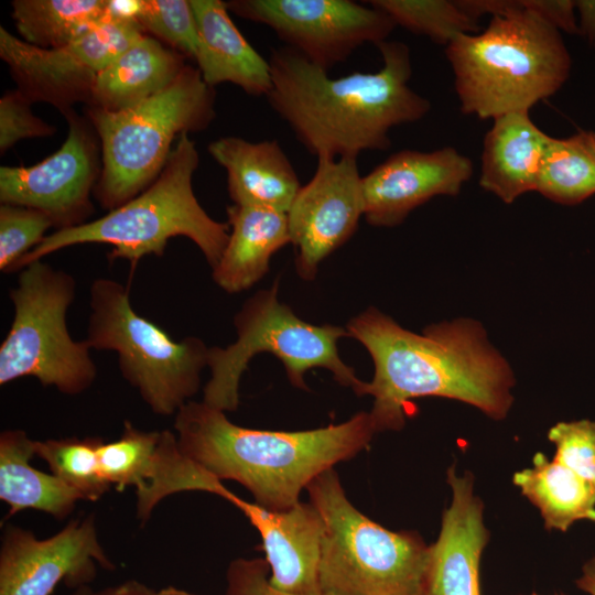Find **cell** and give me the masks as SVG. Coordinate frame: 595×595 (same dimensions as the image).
<instances>
[{"mask_svg":"<svg viewBox=\"0 0 595 595\" xmlns=\"http://www.w3.org/2000/svg\"><path fill=\"white\" fill-rule=\"evenodd\" d=\"M346 331L374 361L363 396L374 398L369 413L377 433L401 430L405 405L416 398L458 400L497 421L512 405L511 367L475 320L431 324L418 334L371 306L353 317Z\"/></svg>","mask_w":595,"mask_h":595,"instance_id":"cell-1","label":"cell"},{"mask_svg":"<svg viewBox=\"0 0 595 595\" xmlns=\"http://www.w3.org/2000/svg\"><path fill=\"white\" fill-rule=\"evenodd\" d=\"M382 66L333 78L298 51L271 50V108L316 158L358 156L390 147L389 131L422 119L429 99L412 90L410 48L400 41L377 45Z\"/></svg>","mask_w":595,"mask_h":595,"instance_id":"cell-2","label":"cell"},{"mask_svg":"<svg viewBox=\"0 0 595 595\" xmlns=\"http://www.w3.org/2000/svg\"><path fill=\"white\" fill-rule=\"evenodd\" d=\"M174 433L184 456L221 482H237L261 507L283 511L318 475L366 450L377 430L365 411L312 430L249 429L190 400L175 414Z\"/></svg>","mask_w":595,"mask_h":595,"instance_id":"cell-3","label":"cell"},{"mask_svg":"<svg viewBox=\"0 0 595 595\" xmlns=\"http://www.w3.org/2000/svg\"><path fill=\"white\" fill-rule=\"evenodd\" d=\"M445 52L462 111L479 119L529 111L562 87L572 64L560 31L522 1L491 17L482 33L457 36Z\"/></svg>","mask_w":595,"mask_h":595,"instance_id":"cell-4","label":"cell"},{"mask_svg":"<svg viewBox=\"0 0 595 595\" xmlns=\"http://www.w3.org/2000/svg\"><path fill=\"white\" fill-rule=\"evenodd\" d=\"M198 164L195 142L183 133L149 187L100 218L46 235L20 260L14 272L61 249L84 244L112 246L110 261L123 259L134 267L145 256H163L169 240L177 236L191 239L215 268L230 231L228 224L205 212L194 194L193 175Z\"/></svg>","mask_w":595,"mask_h":595,"instance_id":"cell-5","label":"cell"},{"mask_svg":"<svg viewBox=\"0 0 595 595\" xmlns=\"http://www.w3.org/2000/svg\"><path fill=\"white\" fill-rule=\"evenodd\" d=\"M215 96L198 68L185 65L171 85L134 107L121 111L89 107L101 150L94 190L99 204L111 210L149 187L164 169L174 139L204 130L214 120Z\"/></svg>","mask_w":595,"mask_h":595,"instance_id":"cell-6","label":"cell"},{"mask_svg":"<svg viewBox=\"0 0 595 595\" xmlns=\"http://www.w3.org/2000/svg\"><path fill=\"white\" fill-rule=\"evenodd\" d=\"M306 490L323 519L322 594L426 595L430 545L416 531H391L360 512L334 468Z\"/></svg>","mask_w":595,"mask_h":595,"instance_id":"cell-7","label":"cell"},{"mask_svg":"<svg viewBox=\"0 0 595 595\" xmlns=\"http://www.w3.org/2000/svg\"><path fill=\"white\" fill-rule=\"evenodd\" d=\"M89 307L90 349L115 351L122 377L150 410L175 415L198 391L209 347L194 336L173 339L133 310L129 288L113 279L93 281Z\"/></svg>","mask_w":595,"mask_h":595,"instance_id":"cell-8","label":"cell"},{"mask_svg":"<svg viewBox=\"0 0 595 595\" xmlns=\"http://www.w3.org/2000/svg\"><path fill=\"white\" fill-rule=\"evenodd\" d=\"M235 343L225 348L209 347L207 367L210 378L203 389V401L224 412L239 405V385L249 361L259 353L280 359L291 385L307 390L304 375L313 368H325L334 379L363 396L365 381L346 365L337 348L339 338L348 336L340 326L315 325L301 320L278 299L277 282L249 298L234 316Z\"/></svg>","mask_w":595,"mask_h":595,"instance_id":"cell-9","label":"cell"},{"mask_svg":"<svg viewBox=\"0 0 595 595\" xmlns=\"http://www.w3.org/2000/svg\"><path fill=\"white\" fill-rule=\"evenodd\" d=\"M76 294L75 278L43 260L20 270L9 298L11 326L0 346V385L33 377L43 387L77 396L96 380L87 342L72 338L67 310Z\"/></svg>","mask_w":595,"mask_h":595,"instance_id":"cell-10","label":"cell"},{"mask_svg":"<svg viewBox=\"0 0 595 595\" xmlns=\"http://www.w3.org/2000/svg\"><path fill=\"white\" fill-rule=\"evenodd\" d=\"M143 35L133 20L111 12L99 28L57 48L34 46L1 26L0 57L17 89L32 102H47L65 112L74 104H89L100 71Z\"/></svg>","mask_w":595,"mask_h":595,"instance_id":"cell-11","label":"cell"},{"mask_svg":"<svg viewBox=\"0 0 595 595\" xmlns=\"http://www.w3.org/2000/svg\"><path fill=\"white\" fill-rule=\"evenodd\" d=\"M351 0H230L236 15L270 28L310 62L327 71L365 43L387 41L397 26L367 2Z\"/></svg>","mask_w":595,"mask_h":595,"instance_id":"cell-12","label":"cell"},{"mask_svg":"<svg viewBox=\"0 0 595 595\" xmlns=\"http://www.w3.org/2000/svg\"><path fill=\"white\" fill-rule=\"evenodd\" d=\"M63 113L68 132L57 151L31 166L0 167L1 204L37 209L57 229L82 225L94 213L90 194L101 171L87 121L73 109Z\"/></svg>","mask_w":595,"mask_h":595,"instance_id":"cell-13","label":"cell"},{"mask_svg":"<svg viewBox=\"0 0 595 595\" xmlns=\"http://www.w3.org/2000/svg\"><path fill=\"white\" fill-rule=\"evenodd\" d=\"M98 566L116 567L98 539L93 513L45 539L22 527L3 528L0 595H51L60 583L77 589L95 580Z\"/></svg>","mask_w":595,"mask_h":595,"instance_id":"cell-14","label":"cell"},{"mask_svg":"<svg viewBox=\"0 0 595 595\" xmlns=\"http://www.w3.org/2000/svg\"><path fill=\"white\" fill-rule=\"evenodd\" d=\"M364 213L357 158H317L314 175L286 213L296 272L303 280L315 278L320 263L354 235Z\"/></svg>","mask_w":595,"mask_h":595,"instance_id":"cell-15","label":"cell"},{"mask_svg":"<svg viewBox=\"0 0 595 595\" xmlns=\"http://www.w3.org/2000/svg\"><path fill=\"white\" fill-rule=\"evenodd\" d=\"M472 174V161L452 147L396 152L363 176L365 219L375 227L398 226L431 198L457 195Z\"/></svg>","mask_w":595,"mask_h":595,"instance_id":"cell-16","label":"cell"},{"mask_svg":"<svg viewBox=\"0 0 595 595\" xmlns=\"http://www.w3.org/2000/svg\"><path fill=\"white\" fill-rule=\"evenodd\" d=\"M220 497L237 507L258 531L273 588L298 595L322 594L323 519L311 502L299 501L288 510L273 511L241 499L228 488Z\"/></svg>","mask_w":595,"mask_h":595,"instance_id":"cell-17","label":"cell"},{"mask_svg":"<svg viewBox=\"0 0 595 595\" xmlns=\"http://www.w3.org/2000/svg\"><path fill=\"white\" fill-rule=\"evenodd\" d=\"M452 502L442 516L436 541L430 545L426 595H482L479 564L489 532L484 504L474 493V476L447 468Z\"/></svg>","mask_w":595,"mask_h":595,"instance_id":"cell-18","label":"cell"},{"mask_svg":"<svg viewBox=\"0 0 595 595\" xmlns=\"http://www.w3.org/2000/svg\"><path fill=\"white\" fill-rule=\"evenodd\" d=\"M207 149L227 172L234 204L288 213L302 185L278 141L250 142L239 137H223Z\"/></svg>","mask_w":595,"mask_h":595,"instance_id":"cell-19","label":"cell"},{"mask_svg":"<svg viewBox=\"0 0 595 595\" xmlns=\"http://www.w3.org/2000/svg\"><path fill=\"white\" fill-rule=\"evenodd\" d=\"M198 33L195 61L204 82L214 87L231 83L251 96L269 94V61L262 57L232 22L226 2L190 0Z\"/></svg>","mask_w":595,"mask_h":595,"instance_id":"cell-20","label":"cell"},{"mask_svg":"<svg viewBox=\"0 0 595 595\" xmlns=\"http://www.w3.org/2000/svg\"><path fill=\"white\" fill-rule=\"evenodd\" d=\"M484 138L479 185L511 204L536 191L551 136L531 119L529 111L496 117Z\"/></svg>","mask_w":595,"mask_h":595,"instance_id":"cell-21","label":"cell"},{"mask_svg":"<svg viewBox=\"0 0 595 595\" xmlns=\"http://www.w3.org/2000/svg\"><path fill=\"white\" fill-rule=\"evenodd\" d=\"M227 216L231 231L213 279L224 291L238 293L257 283L268 272L271 257L290 244L288 216L236 204L228 206Z\"/></svg>","mask_w":595,"mask_h":595,"instance_id":"cell-22","label":"cell"},{"mask_svg":"<svg viewBox=\"0 0 595 595\" xmlns=\"http://www.w3.org/2000/svg\"><path fill=\"white\" fill-rule=\"evenodd\" d=\"M184 57L144 34L98 74L89 107L121 111L171 85L185 67Z\"/></svg>","mask_w":595,"mask_h":595,"instance_id":"cell-23","label":"cell"},{"mask_svg":"<svg viewBox=\"0 0 595 595\" xmlns=\"http://www.w3.org/2000/svg\"><path fill=\"white\" fill-rule=\"evenodd\" d=\"M35 441L23 430H4L0 434V499L9 507L7 519L31 509L64 520L82 496L52 473L31 465Z\"/></svg>","mask_w":595,"mask_h":595,"instance_id":"cell-24","label":"cell"},{"mask_svg":"<svg viewBox=\"0 0 595 595\" xmlns=\"http://www.w3.org/2000/svg\"><path fill=\"white\" fill-rule=\"evenodd\" d=\"M512 483L541 513L547 530L565 532L574 522H595V487L566 466L534 454L532 467L516 472Z\"/></svg>","mask_w":595,"mask_h":595,"instance_id":"cell-25","label":"cell"},{"mask_svg":"<svg viewBox=\"0 0 595 595\" xmlns=\"http://www.w3.org/2000/svg\"><path fill=\"white\" fill-rule=\"evenodd\" d=\"M11 7L21 39L42 48L68 45L110 17L109 0H14Z\"/></svg>","mask_w":595,"mask_h":595,"instance_id":"cell-26","label":"cell"},{"mask_svg":"<svg viewBox=\"0 0 595 595\" xmlns=\"http://www.w3.org/2000/svg\"><path fill=\"white\" fill-rule=\"evenodd\" d=\"M536 192L562 205H576L595 194L594 131L550 138Z\"/></svg>","mask_w":595,"mask_h":595,"instance_id":"cell-27","label":"cell"},{"mask_svg":"<svg viewBox=\"0 0 595 595\" xmlns=\"http://www.w3.org/2000/svg\"><path fill=\"white\" fill-rule=\"evenodd\" d=\"M98 436L35 441V454L52 474L75 489L86 501H97L111 487L102 476Z\"/></svg>","mask_w":595,"mask_h":595,"instance_id":"cell-28","label":"cell"},{"mask_svg":"<svg viewBox=\"0 0 595 595\" xmlns=\"http://www.w3.org/2000/svg\"><path fill=\"white\" fill-rule=\"evenodd\" d=\"M161 431H143L125 421L121 435L99 447L104 478L116 490L127 487L139 493L150 480L159 453Z\"/></svg>","mask_w":595,"mask_h":595,"instance_id":"cell-29","label":"cell"},{"mask_svg":"<svg viewBox=\"0 0 595 595\" xmlns=\"http://www.w3.org/2000/svg\"><path fill=\"white\" fill-rule=\"evenodd\" d=\"M367 3L388 14L396 25L446 46L459 35L479 32V20L465 13L456 1L371 0Z\"/></svg>","mask_w":595,"mask_h":595,"instance_id":"cell-30","label":"cell"},{"mask_svg":"<svg viewBox=\"0 0 595 595\" xmlns=\"http://www.w3.org/2000/svg\"><path fill=\"white\" fill-rule=\"evenodd\" d=\"M133 21L143 33L195 61L198 33L190 0H137Z\"/></svg>","mask_w":595,"mask_h":595,"instance_id":"cell-31","label":"cell"},{"mask_svg":"<svg viewBox=\"0 0 595 595\" xmlns=\"http://www.w3.org/2000/svg\"><path fill=\"white\" fill-rule=\"evenodd\" d=\"M54 227L51 218L34 208L13 204L0 206V270L14 272L17 264Z\"/></svg>","mask_w":595,"mask_h":595,"instance_id":"cell-32","label":"cell"},{"mask_svg":"<svg viewBox=\"0 0 595 595\" xmlns=\"http://www.w3.org/2000/svg\"><path fill=\"white\" fill-rule=\"evenodd\" d=\"M548 439L555 446L553 459L595 487V421L559 422Z\"/></svg>","mask_w":595,"mask_h":595,"instance_id":"cell-33","label":"cell"},{"mask_svg":"<svg viewBox=\"0 0 595 595\" xmlns=\"http://www.w3.org/2000/svg\"><path fill=\"white\" fill-rule=\"evenodd\" d=\"M32 101L19 89L7 91L0 99V151L4 153L18 141L52 136L55 127L36 117Z\"/></svg>","mask_w":595,"mask_h":595,"instance_id":"cell-34","label":"cell"},{"mask_svg":"<svg viewBox=\"0 0 595 595\" xmlns=\"http://www.w3.org/2000/svg\"><path fill=\"white\" fill-rule=\"evenodd\" d=\"M269 573L266 559H236L226 572L225 595H298L273 588L269 583Z\"/></svg>","mask_w":595,"mask_h":595,"instance_id":"cell-35","label":"cell"},{"mask_svg":"<svg viewBox=\"0 0 595 595\" xmlns=\"http://www.w3.org/2000/svg\"><path fill=\"white\" fill-rule=\"evenodd\" d=\"M524 9L541 18L559 31L580 33L575 19V1L571 0H521Z\"/></svg>","mask_w":595,"mask_h":595,"instance_id":"cell-36","label":"cell"},{"mask_svg":"<svg viewBox=\"0 0 595 595\" xmlns=\"http://www.w3.org/2000/svg\"><path fill=\"white\" fill-rule=\"evenodd\" d=\"M575 8L580 14V33L595 48V0L575 1Z\"/></svg>","mask_w":595,"mask_h":595,"instance_id":"cell-37","label":"cell"},{"mask_svg":"<svg viewBox=\"0 0 595 595\" xmlns=\"http://www.w3.org/2000/svg\"><path fill=\"white\" fill-rule=\"evenodd\" d=\"M155 591L134 580L99 591V595H153Z\"/></svg>","mask_w":595,"mask_h":595,"instance_id":"cell-38","label":"cell"},{"mask_svg":"<svg viewBox=\"0 0 595 595\" xmlns=\"http://www.w3.org/2000/svg\"><path fill=\"white\" fill-rule=\"evenodd\" d=\"M575 584L581 591L595 595V558L589 559L582 566V574L575 581Z\"/></svg>","mask_w":595,"mask_h":595,"instance_id":"cell-39","label":"cell"},{"mask_svg":"<svg viewBox=\"0 0 595 595\" xmlns=\"http://www.w3.org/2000/svg\"><path fill=\"white\" fill-rule=\"evenodd\" d=\"M153 595H196L190 592H186L181 588H176L174 586H169L161 588L160 591H155Z\"/></svg>","mask_w":595,"mask_h":595,"instance_id":"cell-40","label":"cell"},{"mask_svg":"<svg viewBox=\"0 0 595 595\" xmlns=\"http://www.w3.org/2000/svg\"><path fill=\"white\" fill-rule=\"evenodd\" d=\"M71 595H99V592H95L87 585L75 589Z\"/></svg>","mask_w":595,"mask_h":595,"instance_id":"cell-41","label":"cell"},{"mask_svg":"<svg viewBox=\"0 0 595 595\" xmlns=\"http://www.w3.org/2000/svg\"><path fill=\"white\" fill-rule=\"evenodd\" d=\"M531 595H539V594L533 593V594H531ZM555 595H562V594H555Z\"/></svg>","mask_w":595,"mask_h":595,"instance_id":"cell-42","label":"cell"}]
</instances>
